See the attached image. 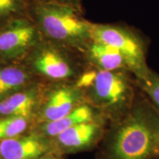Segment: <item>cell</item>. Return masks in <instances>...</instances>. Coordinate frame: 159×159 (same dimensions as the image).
Listing matches in <instances>:
<instances>
[{
    "instance_id": "30bf717a",
    "label": "cell",
    "mask_w": 159,
    "mask_h": 159,
    "mask_svg": "<svg viewBox=\"0 0 159 159\" xmlns=\"http://www.w3.org/2000/svg\"><path fill=\"white\" fill-rule=\"evenodd\" d=\"M35 83L41 82L22 62L0 63V100Z\"/></svg>"
},
{
    "instance_id": "8fae6325",
    "label": "cell",
    "mask_w": 159,
    "mask_h": 159,
    "mask_svg": "<svg viewBox=\"0 0 159 159\" xmlns=\"http://www.w3.org/2000/svg\"><path fill=\"white\" fill-rule=\"evenodd\" d=\"M47 148L42 139L35 136L0 140V156L2 159H35L43 156Z\"/></svg>"
},
{
    "instance_id": "ba28073f",
    "label": "cell",
    "mask_w": 159,
    "mask_h": 159,
    "mask_svg": "<svg viewBox=\"0 0 159 159\" xmlns=\"http://www.w3.org/2000/svg\"><path fill=\"white\" fill-rule=\"evenodd\" d=\"M43 83H35L0 100V116L28 117L41 102Z\"/></svg>"
},
{
    "instance_id": "5b68a950",
    "label": "cell",
    "mask_w": 159,
    "mask_h": 159,
    "mask_svg": "<svg viewBox=\"0 0 159 159\" xmlns=\"http://www.w3.org/2000/svg\"><path fill=\"white\" fill-rule=\"evenodd\" d=\"M92 39L118 49L136 80L144 78L148 74L150 69L147 63L146 41L133 27L125 24L94 23Z\"/></svg>"
},
{
    "instance_id": "d6986e66",
    "label": "cell",
    "mask_w": 159,
    "mask_h": 159,
    "mask_svg": "<svg viewBox=\"0 0 159 159\" xmlns=\"http://www.w3.org/2000/svg\"><path fill=\"white\" fill-rule=\"evenodd\" d=\"M156 158L159 159V144H158V152H157V156H156Z\"/></svg>"
},
{
    "instance_id": "8992f818",
    "label": "cell",
    "mask_w": 159,
    "mask_h": 159,
    "mask_svg": "<svg viewBox=\"0 0 159 159\" xmlns=\"http://www.w3.org/2000/svg\"><path fill=\"white\" fill-rule=\"evenodd\" d=\"M42 39L29 17L19 18L0 27V63L21 62Z\"/></svg>"
},
{
    "instance_id": "9c48e42d",
    "label": "cell",
    "mask_w": 159,
    "mask_h": 159,
    "mask_svg": "<svg viewBox=\"0 0 159 159\" xmlns=\"http://www.w3.org/2000/svg\"><path fill=\"white\" fill-rule=\"evenodd\" d=\"M83 55L89 65L105 71H130L125 57L112 46L92 39L83 51Z\"/></svg>"
},
{
    "instance_id": "6da1fadb",
    "label": "cell",
    "mask_w": 159,
    "mask_h": 159,
    "mask_svg": "<svg viewBox=\"0 0 159 159\" xmlns=\"http://www.w3.org/2000/svg\"><path fill=\"white\" fill-rule=\"evenodd\" d=\"M159 144V113L138 88L130 111L113 122L101 159H155Z\"/></svg>"
},
{
    "instance_id": "7c38bea8",
    "label": "cell",
    "mask_w": 159,
    "mask_h": 159,
    "mask_svg": "<svg viewBox=\"0 0 159 159\" xmlns=\"http://www.w3.org/2000/svg\"><path fill=\"white\" fill-rule=\"evenodd\" d=\"M102 122H89L77 124L57 135V143L63 148L77 149L94 144L104 134Z\"/></svg>"
},
{
    "instance_id": "7a4b0ae2",
    "label": "cell",
    "mask_w": 159,
    "mask_h": 159,
    "mask_svg": "<svg viewBox=\"0 0 159 159\" xmlns=\"http://www.w3.org/2000/svg\"><path fill=\"white\" fill-rule=\"evenodd\" d=\"M84 13L72 7L33 1L30 18L43 39L77 50H85L92 41L93 24Z\"/></svg>"
},
{
    "instance_id": "5bb4252c",
    "label": "cell",
    "mask_w": 159,
    "mask_h": 159,
    "mask_svg": "<svg viewBox=\"0 0 159 159\" xmlns=\"http://www.w3.org/2000/svg\"><path fill=\"white\" fill-rule=\"evenodd\" d=\"M34 0H0V27L13 20L29 17Z\"/></svg>"
},
{
    "instance_id": "e0dca14e",
    "label": "cell",
    "mask_w": 159,
    "mask_h": 159,
    "mask_svg": "<svg viewBox=\"0 0 159 159\" xmlns=\"http://www.w3.org/2000/svg\"><path fill=\"white\" fill-rule=\"evenodd\" d=\"M41 3L46 4H56L67 7H72L79 11L80 12L84 13L83 7V0H34Z\"/></svg>"
},
{
    "instance_id": "2e32d148",
    "label": "cell",
    "mask_w": 159,
    "mask_h": 159,
    "mask_svg": "<svg viewBox=\"0 0 159 159\" xmlns=\"http://www.w3.org/2000/svg\"><path fill=\"white\" fill-rule=\"evenodd\" d=\"M27 117L5 116L0 119V140L19 136L26 130Z\"/></svg>"
},
{
    "instance_id": "52a82bcc",
    "label": "cell",
    "mask_w": 159,
    "mask_h": 159,
    "mask_svg": "<svg viewBox=\"0 0 159 159\" xmlns=\"http://www.w3.org/2000/svg\"><path fill=\"white\" fill-rule=\"evenodd\" d=\"M84 99V91L75 83L43 84L41 99V120L48 122L63 118L83 103Z\"/></svg>"
},
{
    "instance_id": "ac0fdd59",
    "label": "cell",
    "mask_w": 159,
    "mask_h": 159,
    "mask_svg": "<svg viewBox=\"0 0 159 159\" xmlns=\"http://www.w3.org/2000/svg\"><path fill=\"white\" fill-rule=\"evenodd\" d=\"M35 159H58L57 157L54 156H51V155H48V156H42L39 158H35Z\"/></svg>"
},
{
    "instance_id": "9a60e30c",
    "label": "cell",
    "mask_w": 159,
    "mask_h": 159,
    "mask_svg": "<svg viewBox=\"0 0 159 159\" xmlns=\"http://www.w3.org/2000/svg\"><path fill=\"white\" fill-rule=\"evenodd\" d=\"M138 88L144 93L147 98L159 113V74L150 69L144 78L136 79Z\"/></svg>"
},
{
    "instance_id": "ffe728a7",
    "label": "cell",
    "mask_w": 159,
    "mask_h": 159,
    "mask_svg": "<svg viewBox=\"0 0 159 159\" xmlns=\"http://www.w3.org/2000/svg\"><path fill=\"white\" fill-rule=\"evenodd\" d=\"M0 159H2V157H1V156H0Z\"/></svg>"
},
{
    "instance_id": "3957f363",
    "label": "cell",
    "mask_w": 159,
    "mask_h": 159,
    "mask_svg": "<svg viewBox=\"0 0 159 159\" xmlns=\"http://www.w3.org/2000/svg\"><path fill=\"white\" fill-rule=\"evenodd\" d=\"M21 62L43 84L75 83L89 65L83 52L43 38Z\"/></svg>"
},
{
    "instance_id": "277c9868",
    "label": "cell",
    "mask_w": 159,
    "mask_h": 159,
    "mask_svg": "<svg viewBox=\"0 0 159 159\" xmlns=\"http://www.w3.org/2000/svg\"><path fill=\"white\" fill-rule=\"evenodd\" d=\"M95 69L92 82L83 91L85 99L113 122L118 120L134 104L138 91L136 77L128 70Z\"/></svg>"
},
{
    "instance_id": "44dd1931",
    "label": "cell",
    "mask_w": 159,
    "mask_h": 159,
    "mask_svg": "<svg viewBox=\"0 0 159 159\" xmlns=\"http://www.w3.org/2000/svg\"><path fill=\"white\" fill-rule=\"evenodd\" d=\"M155 159H157V158H155Z\"/></svg>"
},
{
    "instance_id": "4fadbf2b",
    "label": "cell",
    "mask_w": 159,
    "mask_h": 159,
    "mask_svg": "<svg viewBox=\"0 0 159 159\" xmlns=\"http://www.w3.org/2000/svg\"><path fill=\"white\" fill-rule=\"evenodd\" d=\"M93 105L83 102L76 107L71 112L57 120L44 122L41 128L43 134L49 136H55L61 133L77 124L89 122H102L101 116H97Z\"/></svg>"
}]
</instances>
